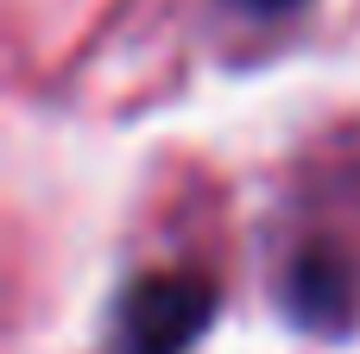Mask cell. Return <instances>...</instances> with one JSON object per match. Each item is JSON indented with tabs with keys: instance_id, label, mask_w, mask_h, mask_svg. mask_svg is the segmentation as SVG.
<instances>
[{
	"instance_id": "1",
	"label": "cell",
	"mask_w": 360,
	"mask_h": 354,
	"mask_svg": "<svg viewBox=\"0 0 360 354\" xmlns=\"http://www.w3.org/2000/svg\"><path fill=\"white\" fill-rule=\"evenodd\" d=\"M221 291L202 272H146L108 310V354H190L215 323Z\"/></svg>"
},
{
	"instance_id": "2",
	"label": "cell",
	"mask_w": 360,
	"mask_h": 354,
	"mask_svg": "<svg viewBox=\"0 0 360 354\" xmlns=\"http://www.w3.org/2000/svg\"><path fill=\"white\" fill-rule=\"evenodd\" d=\"M215 6H228V13H240V19H253V25H278V19L304 13L310 0H215Z\"/></svg>"
}]
</instances>
